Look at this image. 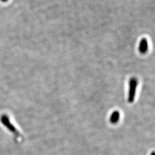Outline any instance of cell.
Returning a JSON list of instances; mask_svg holds the SVG:
<instances>
[{
	"label": "cell",
	"instance_id": "obj_1",
	"mask_svg": "<svg viewBox=\"0 0 155 155\" xmlns=\"http://www.w3.org/2000/svg\"><path fill=\"white\" fill-rule=\"evenodd\" d=\"M137 84H138V82L136 78H132L130 79L129 82V95H128V102L129 103L133 102L134 100Z\"/></svg>",
	"mask_w": 155,
	"mask_h": 155
},
{
	"label": "cell",
	"instance_id": "obj_2",
	"mask_svg": "<svg viewBox=\"0 0 155 155\" xmlns=\"http://www.w3.org/2000/svg\"><path fill=\"white\" fill-rule=\"evenodd\" d=\"M148 41L146 39H142L140 41V46H139V50L142 53H145L148 50Z\"/></svg>",
	"mask_w": 155,
	"mask_h": 155
},
{
	"label": "cell",
	"instance_id": "obj_3",
	"mask_svg": "<svg viewBox=\"0 0 155 155\" xmlns=\"http://www.w3.org/2000/svg\"><path fill=\"white\" fill-rule=\"evenodd\" d=\"M119 113L118 112H115L113 113L110 117V121L113 124H115L118 122V120H119Z\"/></svg>",
	"mask_w": 155,
	"mask_h": 155
},
{
	"label": "cell",
	"instance_id": "obj_4",
	"mask_svg": "<svg viewBox=\"0 0 155 155\" xmlns=\"http://www.w3.org/2000/svg\"><path fill=\"white\" fill-rule=\"evenodd\" d=\"M2 2H6L8 0H1Z\"/></svg>",
	"mask_w": 155,
	"mask_h": 155
},
{
	"label": "cell",
	"instance_id": "obj_5",
	"mask_svg": "<svg viewBox=\"0 0 155 155\" xmlns=\"http://www.w3.org/2000/svg\"><path fill=\"white\" fill-rule=\"evenodd\" d=\"M151 155H155V154H154V152H152V154H151Z\"/></svg>",
	"mask_w": 155,
	"mask_h": 155
}]
</instances>
